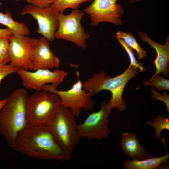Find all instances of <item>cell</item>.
<instances>
[{
	"label": "cell",
	"mask_w": 169,
	"mask_h": 169,
	"mask_svg": "<svg viewBox=\"0 0 169 169\" xmlns=\"http://www.w3.org/2000/svg\"><path fill=\"white\" fill-rule=\"evenodd\" d=\"M119 43L127 53L130 61V64L138 69L140 72L144 71L146 69L144 67L142 63L137 61L135 56V54L132 49L127 45L124 41L118 37H116Z\"/></svg>",
	"instance_id": "cell-22"
},
{
	"label": "cell",
	"mask_w": 169,
	"mask_h": 169,
	"mask_svg": "<svg viewBox=\"0 0 169 169\" xmlns=\"http://www.w3.org/2000/svg\"><path fill=\"white\" fill-rule=\"evenodd\" d=\"M166 142L163 143L165 145L166 150V154L161 157H151L141 160H126L124 162V167L125 169H154L160 167L166 162L169 158L167 152Z\"/></svg>",
	"instance_id": "cell-16"
},
{
	"label": "cell",
	"mask_w": 169,
	"mask_h": 169,
	"mask_svg": "<svg viewBox=\"0 0 169 169\" xmlns=\"http://www.w3.org/2000/svg\"><path fill=\"white\" fill-rule=\"evenodd\" d=\"M117 0H93L84 9L90 18V24L96 26L100 23L109 22L118 26L122 24L121 19L124 13L121 4Z\"/></svg>",
	"instance_id": "cell-12"
},
{
	"label": "cell",
	"mask_w": 169,
	"mask_h": 169,
	"mask_svg": "<svg viewBox=\"0 0 169 169\" xmlns=\"http://www.w3.org/2000/svg\"><path fill=\"white\" fill-rule=\"evenodd\" d=\"M91 0H56L51 6L60 13H63L68 8L73 9H78L82 3Z\"/></svg>",
	"instance_id": "cell-20"
},
{
	"label": "cell",
	"mask_w": 169,
	"mask_h": 169,
	"mask_svg": "<svg viewBox=\"0 0 169 169\" xmlns=\"http://www.w3.org/2000/svg\"><path fill=\"white\" fill-rule=\"evenodd\" d=\"M13 34L12 31L8 28L0 29V38L9 39Z\"/></svg>",
	"instance_id": "cell-27"
},
{
	"label": "cell",
	"mask_w": 169,
	"mask_h": 169,
	"mask_svg": "<svg viewBox=\"0 0 169 169\" xmlns=\"http://www.w3.org/2000/svg\"><path fill=\"white\" fill-rule=\"evenodd\" d=\"M15 0L16 1H19L22 0Z\"/></svg>",
	"instance_id": "cell-29"
},
{
	"label": "cell",
	"mask_w": 169,
	"mask_h": 169,
	"mask_svg": "<svg viewBox=\"0 0 169 169\" xmlns=\"http://www.w3.org/2000/svg\"><path fill=\"white\" fill-rule=\"evenodd\" d=\"M13 149L38 160L66 161L72 158L58 144L46 125L27 126L21 131Z\"/></svg>",
	"instance_id": "cell-1"
},
{
	"label": "cell",
	"mask_w": 169,
	"mask_h": 169,
	"mask_svg": "<svg viewBox=\"0 0 169 169\" xmlns=\"http://www.w3.org/2000/svg\"><path fill=\"white\" fill-rule=\"evenodd\" d=\"M138 73V69L129 64L120 74L111 77L102 71L94 74L83 83V88L92 97L101 91L106 90L111 93L107 105L108 108H116L120 111L125 110L126 105L123 98V92L127 83Z\"/></svg>",
	"instance_id": "cell-3"
},
{
	"label": "cell",
	"mask_w": 169,
	"mask_h": 169,
	"mask_svg": "<svg viewBox=\"0 0 169 169\" xmlns=\"http://www.w3.org/2000/svg\"><path fill=\"white\" fill-rule=\"evenodd\" d=\"M121 145L124 153L131 156L133 160H141L153 156L142 147L135 133H124Z\"/></svg>",
	"instance_id": "cell-15"
},
{
	"label": "cell",
	"mask_w": 169,
	"mask_h": 169,
	"mask_svg": "<svg viewBox=\"0 0 169 169\" xmlns=\"http://www.w3.org/2000/svg\"><path fill=\"white\" fill-rule=\"evenodd\" d=\"M115 35L116 37L123 40L127 45L136 52L139 59H142L146 56V51L141 47L131 33L120 31L117 32Z\"/></svg>",
	"instance_id": "cell-18"
},
{
	"label": "cell",
	"mask_w": 169,
	"mask_h": 169,
	"mask_svg": "<svg viewBox=\"0 0 169 169\" xmlns=\"http://www.w3.org/2000/svg\"><path fill=\"white\" fill-rule=\"evenodd\" d=\"M34 71L19 69L17 73L25 89L36 91L42 90L43 86L47 84L57 89L68 75L67 72L57 69L53 71L46 69Z\"/></svg>",
	"instance_id": "cell-10"
},
{
	"label": "cell",
	"mask_w": 169,
	"mask_h": 169,
	"mask_svg": "<svg viewBox=\"0 0 169 169\" xmlns=\"http://www.w3.org/2000/svg\"><path fill=\"white\" fill-rule=\"evenodd\" d=\"M84 14L79 9H73L68 15L61 13L55 38L70 41L83 49L86 48V40L90 35L81 24V21Z\"/></svg>",
	"instance_id": "cell-7"
},
{
	"label": "cell",
	"mask_w": 169,
	"mask_h": 169,
	"mask_svg": "<svg viewBox=\"0 0 169 169\" xmlns=\"http://www.w3.org/2000/svg\"><path fill=\"white\" fill-rule=\"evenodd\" d=\"M29 4L41 8L50 7L56 0H25Z\"/></svg>",
	"instance_id": "cell-26"
},
{
	"label": "cell",
	"mask_w": 169,
	"mask_h": 169,
	"mask_svg": "<svg viewBox=\"0 0 169 169\" xmlns=\"http://www.w3.org/2000/svg\"><path fill=\"white\" fill-rule=\"evenodd\" d=\"M61 13L51 6L41 8L29 4L25 6L21 14H28L32 16L38 23V29L36 32L51 42L55 39V33L58 27Z\"/></svg>",
	"instance_id": "cell-11"
},
{
	"label": "cell",
	"mask_w": 169,
	"mask_h": 169,
	"mask_svg": "<svg viewBox=\"0 0 169 169\" xmlns=\"http://www.w3.org/2000/svg\"><path fill=\"white\" fill-rule=\"evenodd\" d=\"M7 97H6L0 100V110L6 102L7 100Z\"/></svg>",
	"instance_id": "cell-28"
},
{
	"label": "cell",
	"mask_w": 169,
	"mask_h": 169,
	"mask_svg": "<svg viewBox=\"0 0 169 169\" xmlns=\"http://www.w3.org/2000/svg\"><path fill=\"white\" fill-rule=\"evenodd\" d=\"M83 82L79 78L69 89L59 90L50 84L44 85L42 90L54 93L59 97L61 105L68 108L76 117L80 115L82 109L87 111L92 110L95 100L83 87Z\"/></svg>",
	"instance_id": "cell-6"
},
{
	"label": "cell",
	"mask_w": 169,
	"mask_h": 169,
	"mask_svg": "<svg viewBox=\"0 0 169 169\" xmlns=\"http://www.w3.org/2000/svg\"><path fill=\"white\" fill-rule=\"evenodd\" d=\"M152 92V97L156 100H160L163 101L166 105L168 113H169V96L167 93L164 91L162 95L158 93L154 89L151 90Z\"/></svg>",
	"instance_id": "cell-25"
},
{
	"label": "cell",
	"mask_w": 169,
	"mask_h": 169,
	"mask_svg": "<svg viewBox=\"0 0 169 169\" xmlns=\"http://www.w3.org/2000/svg\"><path fill=\"white\" fill-rule=\"evenodd\" d=\"M153 122L148 120L146 123L154 128V137L159 139L162 138L161 134L162 131L169 130V117H164L160 115L158 117L153 118Z\"/></svg>",
	"instance_id": "cell-19"
},
{
	"label": "cell",
	"mask_w": 169,
	"mask_h": 169,
	"mask_svg": "<svg viewBox=\"0 0 169 169\" xmlns=\"http://www.w3.org/2000/svg\"><path fill=\"white\" fill-rule=\"evenodd\" d=\"M9 39L0 38V64H5L10 62L8 51Z\"/></svg>",
	"instance_id": "cell-23"
},
{
	"label": "cell",
	"mask_w": 169,
	"mask_h": 169,
	"mask_svg": "<svg viewBox=\"0 0 169 169\" xmlns=\"http://www.w3.org/2000/svg\"><path fill=\"white\" fill-rule=\"evenodd\" d=\"M0 24L10 29L13 33L18 35H28L30 30L24 23L14 20L11 13L7 11L5 13L0 12Z\"/></svg>",
	"instance_id": "cell-17"
},
{
	"label": "cell",
	"mask_w": 169,
	"mask_h": 169,
	"mask_svg": "<svg viewBox=\"0 0 169 169\" xmlns=\"http://www.w3.org/2000/svg\"><path fill=\"white\" fill-rule=\"evenodd\" d=\"M13 34L9 38L10 64L19 69L32 70L34 51L38 39Z\"/></svg>",
	"instance_id": "cell-9"
},
{
	"label": "cell",
	"mask_w": 169,
	"mask_h": 169,
	"mask_svg": "<svg viewBox=\"0 0 169 169\" xmlns=\"http://www.w3.org/2000/svg\"><path fill=\"white\" fill-rule=\"evenodd\" d=\"M137 34L143 41L148 44L154 48L156 51L157 57L154 61L156 71L153 76L162 73L165 76L167 77L169 72V39L167 38L166 43L160 44L152 40L145 33L138 31Z\"/></svg>",
	"instance_id": "cell-14"
},
{
	"label": "cell",
	"mask_w": 169,
	"mask_h": 169,
	"mask_svg": "<svg viewBox=\"0 0 169 169\" xmlns=\"http://www.w3.org/2000/svg\"><path fill=\"white\" fill-rule=\"evenodd\" d=\"M28 97L26 90H14L0 110V133L7 145L13 149L18 133L28 126L26 105Z\"/></svg>",
	"instance_id": "cell-2"
},
{
	"label": "cell",
	"mask_w": 169,
	"mask_h": 169,
	"mask_svg": "<svg viewBox=\"0 0 169 169\" xmlns=\"http://www.w3.org/2000/svg\"><path fill=\"white\" fill-rule=\"evenodd\" d=\"M146 87L147 86L155 87L159 90H169V80L160 75L157 74L152 76L148 80L143 82Z\"/></svg>",
	"instance_id": "cell-21"
},
{
	"label": "cell",
	"mask_w": 169,
	"mask_h": 169,
	"mask_svg": "<svg viewBox=\"0 0 169 169\" xmlns=\"http://www.w3.org/2000/svg\"><path fill=\"white\" fill-rule=\"evenodd\" d=\"M33 70L57 68L60 66L59 58L52 51L49 41L44 37L38 39L33 57Z\"/></svg>",
	"instance_id": "cell-13"
},
{
	"label": "cell",
	"mask_w": 169,
	"mask_h": 169,
	"mask_svg": "<svg viewBox=\"0 0 169 169\" xmlns=\"http://www.w3.org/2000/svg\"><path fill=\"white\" fill-rule=\"evenodd\" d=\"M100 110L89 114L82 123L78 124L81 138L89 140H101L107 137L111 130L108 125L111 112L107 102L104 101L100 105Z\"/></svg>",
	"instance_id": "cell-8"
},
{
	"label": "cell",
	"mask_w": 169,
	"mask_h": 169,
	"mask_svg": "<svg viewBox=\"0 0 169 169\" xmlns=\"http://www.w3.org/2000/svg\"><path fill=\"white\" fill-rule=\"evenodd\" d=\"M61 103L56 94L42 90L28 96L26 105L28 126L46 125L59 109Z\"/></svg>",
	"instance_id": "cell-5"
},
{
	"label": "cell",
	"mask_w": 169,
	"mask_h": 169,
	"mask_svg": "<svg viewBox=\"0 0 169 169\" xmlns=\"http://www.w3.org/2000/svg\"><path fill=\"white\" fill-rule=\"evenodd\" d=\"M76 117L68 108L61 105L46 125L59 146L71 156L81 138L79 134Z\"/></svg>",
	"instance_id": "cell-4"
},
{
	"label": "cell",
	"mask_w": 169,
	"mask_h": 169,
	"mask_svg": "<svg viewBox=\"0 0 169 169\" xmlns=\"http://www.w3.org/2000/svg\"><path fill=\"white\" fill-rule=\"evenodd\" d=\"M19 69L10 64H0V84L2 80L7 76L17 72Z\"/></svg>",
	"instance_id": "cell-24"
}]
</instances>
